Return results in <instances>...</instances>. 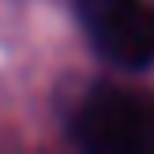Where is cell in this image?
<instances>
[{
    "mask_svg": "<svg viewBox=\"0 0 154 154\" xmlns=\"http://www.w3.org/2000/svg\"><path fill=\"white\" fill-rule=\"evenodd\" d=\"M72 135L94 154H147L154 150V117L124 90H94L72 117Z\"/></svg>",
    "mask_w": 154,
    "mask_h": 154,
    "instance_id": "obj_1",
    "label": "cell"
},
{
    "mask_svg": "<svg viewBox=\"0 0 154 154\" xmlns=\"http://www.w3.org/2000/svg\"><path fill=\"white\" fill-rule=\"evenodd\" d=\"M90 45L117 68L154 64V8L147 0H75Z\"/></svg>",
    "mask_w": 154,
    "mask_h": 154,
    "instance_id": "obj_2",
    "label": "cell"
}]
</instances>
